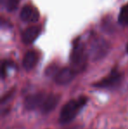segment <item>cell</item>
Returning a JSON list of instances; mask_svg holds the SVG:
<instances>
[{
  "mask_svg": "<svg viewBox=\"0 0 128 129\" xmlns=\"http://www.w3.org/2000/svg\"><path fill=\"white\" fill-rule=\"evenodd\" d=\"M88 99L81 97L77 99H71L62 106L59 116V122L61 124H68L74 120L80 110L86 105Z\"/></svg>",
  "mask_w": 128,
  "mask_h": 129,
  "instance_id": "cell-1",
  "label": "cell"
},
{
  "mask_svg": "<svg viewBox=\"0 0 128 129\" xmlns=\"http://www.w3.org/2000/svg\"><path fill=\"white\" fill-rule=\"evenodd\" d=\"M71 68L75 71V73L82 72L85 70L87 65V54L85 53V48L83 45L77 43L73 48L70 56Z\"/></svg>",
  "mask_w": 128,
  "mask_h": 129,
  "instance_id": "cell-2",
  "label": "cell"
},
{
  "mask_svg": "<svg viewBox=\"0 0 128 129\" xmlns=\"http://www.w3.org/2000/svg\"><path fill=\"white\" fill-rule=\"evenodd\" d=\"M111 49V45L109 41L104 38H95L91 43L89 55L93 61H99L107 55Z\"/></svg>",
  "mask_w": 128,
  "mask_h": 129,
  "instance_id": "cell-3",
  "label": "cell"
},
{
  "mask_svg": "<svg viewBox=\"0 0 128 129\" xmlns=\"http://www.w3.org/2000/svg\"><path fill=\"white\" fill-rule=\"evenodd\" d=\"M123 76L118 70H114L109 74L106 77L103 78L99 82L94 84L97 88H115L121 83Z\"/></svg>",
  "mask_w": 128,
  "mask_h": 129,
  "instance_id": "cell-4",
  "label": "cell"
},
{
  "mask_svg": "<svg viewBox=\"0 0 128 129\" xmlns=\"http://www.w3.org/2000/svg\"><path fill=\"white\" fill-rule=\"evenodd\" d=\"M45 93L44 92H37L27 96L24 100V107L27 111L35 110L38 107H40L44 101Z\"/></svg>",
  "mask_w": 128,
  "mask_h": 129,
  "instance_id": "cell-5",
  "label": "cell"
},
{
  "mask_svg": "<svg viewBox=\"0 0 128 129\" xmlns=\"http://www.w3.org/2000/svg\"><path fill=\"white\" fill-rule=\"evenodd\" d=\"M75 71L72 68H63L62 70H59L58 72L54 77L55 83L59 85H65L69 83L74 79L75 76Z\"/></svg>",
  "mask_w": 128,
  "mask_h": 129,
  "instance_id": "cell-6",
  "label": "cell"
},
{
  "mask_svg": "<svg viewBox=\"0 0 128 129\" xmlns=\"http://www.w3.org/2000/svg\"><path fill=\"white\" fill-rule=\"evenodd\" d=\"M20 19L26 23L37 22L39 19V13L36 8L29 5H24L20 12Z\"/></svg>",
  "mask_w": 128,
  "mask_h": 129,
  "instance_id": "cell-7",
  "label": "cell"
},
{
  "mask_svg": "<svg viewBox=\"0 0 128 129\" xmlns=\"http://www.w3.org/2000/svg\"><path fill=\"white\" fill-rule=\"evenodd\" d=\"M61 96L59 94H54L51 93L49 95L46 96L44 101L42 103V105L40 106L41 112L43 113H49L53 112L57 106L58 103L60 102Z\"/></svg>",
  "mask_w": 128,
  "mask_h": 129,
  "instance_id": "cell-8",
  "label": "cell"
},
{
  "mask_svg": "<svg viewBox=\"0 0 128 129\" xmlns=\"http://www.w3.org/2000/svg\"><path fill=\"white\" fill-rule=\"evenodd\" d=\"M40 30L38 26H29L23 32L22 41L24 44L30 45L35 41L39 36Z\"/></svg>",
  "mask_w": 128,
  "mask_h": 129,
  "instance_id": "cell-9",
  "label": "cell"
},
{
  "mask_svg": "<svg viewBox=\"0 0 128 129\" xmlns=\"http://www.w3.org/2000/svg\"><path fill=\"white\" fill-rule=\"evenodd\" d=\"M39 60V56L38 54L35 51H28L25 54L24 58H23L22 65L26 70H31L34 67L36 66Z\"/></svg>",
  "mask_w": 128,
  "mask_h": 129,
  "instance_id": "cell-10",
  "label": "cell"
},
{
  "mask_svg": "<svg viewBox=\"0 0 128 129\" xmlns=\"http://www.w3.org/2000/svg\"><path fill=\"white\" fill-rule=\"evenodd\" d=\"M118 22L122 25H128V4L124 5L120 10Z\"/></svg>",
  "mask_w": 128,
  "mask_h": 129,
  "instance_id": "cell-11",
  "label": "cell"
},
{
  "mask_svg": "<svg viewBox=\"0 0 128 129\" xmlns=\"http://www.w3.org/2000/svg\"><path fill=\"white\" fill-rule=\"evenodd\" d=\"M19 4V0H6L5 5H6V9L9 12H13L18 8Z\"/></svg>",
  "mask_w": 128,
  "mask_h": 129,
  "instance_id": "cell-12",
  "label": "cell"
},
{
  "mask_svg": "<svg viewBox=\"0 0 128 129\" xmlns=\"http://www.w3.org/2000/svg\"><path fill=\"white\" fill-rule=\"evenodd\" d=\"M58 70H58L57 65L51 64L46 69V70H45V74H46V76H48V77H55V74L58 72Z\"/></svg>",
  "mask_w": 128,
  "mask_h": 129,
  "instance_id": "cell-13",
  "label": "cell"
},
{
  "mask_svg": "<svg viewBox=\"0 0 128 129\" xmlns=\"http://www.w3.org/2000/svg\"><path fill=\"white\" fill-rule=\"evenodd\" d=\"M14 93H15V89H14V90H13V89H12V90H11L8 93H6L5 96H3V98H2V99H1V103L5 104V102L8 101L11 98H12V96L14 95Z\"/></svg>",
  "mask_w": 128,
  "mask_h": 129,
  "instance_id": "cell-14",
  "label": "cell"
},
{
  "mask_svg": "<svg viewBox=\"0 0 128 129\" xmlns=\"http://www.w3.org/2000/svg\"><path fill=\"white\" fill-rule=\"evenodd\" d=\"M126 51H127V53H128V45H127V47H126Z\"/></svg>",
  "mask_w": 128,
  "mask_h": 129,
  "instance_id": "cell-15",
  "label": "cell"
}]
</instances>
